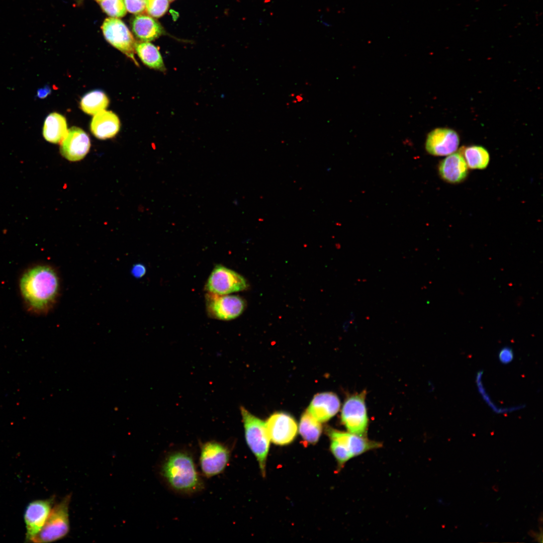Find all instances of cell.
I'll return each mask as SVG.
<instances>
[{"label": "cell", "mask_w": 543, "mask_h": 543, "mask_svg": "<svg viewBox=\"0 0 543 543\" xmlns=\"http://www.w3.org/2000/svg\"><path fill=\"white\" fill-rule=\"evenodd\" d=\"M20 288L29 309L37 313H47L53 308L59 298L60 279L53 267L47 264L37 265L22 275Z\"/></svg>", "instance_id": "obj_1"}, {"label": "cell", "mask_w": 543, "mask_h": 543, "mask_svg": "<svg viewBox=\"0 0 543 543\" xmlns=\"http://www.w3.org/2000/svg\"><path fill=\"white\" fill-rule=\"evenodd\" d=\"M159 474L169 489L178 494L193 495L204 488L192 455L183 449L168 453L162 460Z\"/></svg>", "instance_id": "obj_2"}, {"label": "cell", "mask_w": 543, "mask_h": 543, "mask_svg": "<svg viewBox=\"0 0 543 543\" xmlns=\"http://www.w3.org/2000/svg\"><path fill=\"white\" fill-rule=\"evenodd\" d=\"M240 412L246 443L256 458L262 475L264 477L270 442L265 422L252 415L243 406L240 407Z\"/></svg>", "instance_id": "obj_3"}, {"label": "cell", "mask_w": 543, "mask_h": 543, "mask_svg": "<svg viewBox=\"0 0 543 543\" xmlns=\"http://www.w3.org/2000/svg\"><path fill=\"white\" fill-rule=\"evenodd\" d=\"M71 494H68L52 507L40 531L32 539L33 542H50L65 537L69 531V506Z\"/></svg>", "instance_id": "obj_4"}, {"label": "cell", "mask_w": 543, "mask_h": 543, "mask_svg": "<svg viewBox=\"0 0 543 543\" xmlns=\"http://www.w3.org/2000/svg\"><path fill=\"white\" fill-rule=\"evenodd\" d=\"M231 450L225 443L210 440L200 446L199 464L201 472L207 478L222 473L229 464Z\"/></svg>", "instance_id": "obj_5"}, {"label": "cell", "mask_w": 543, "mask_h": 543, "mask_svg": "<svg viewBox=\"0 0 543 543\" xmlns=\"http://www.w3.org/2000/svg\"><path fill=\"white\" fill-rule=\"evenodd\" d=\"M366 391L349 396L341 410V419L347 431L366 436L368 427V417L366 405Z\"/></svg>", "instance_id": "obj_6"}, {"label": "cell", "mask_w": 543, "mask_h": 543, "mask_svg": "<svg viewBox=\"0 0 543 543\" xmlns=\"http://www.w3.org/2000/svg\"><path fill=\"white\" fill-rule=\"evenodd\" d=\"M246 280L240 274L222 265H217L212 271L205 285L208 293L227 295L245 290Z\"/></svg>", "instance_id": "obj_7"}, {"label": "cell", "mask_w": 543, "mask_h": 543, "mask_svg": "<svg viewBox=\"0 0 543 543\" xmlns=\"http://www.w3.org/2000/svg\"><path fill=\"white\" fill-rule=\"evenodd\" d=\"M208 315L221 320H230L239 316L244 311L245 303L238 296L218 295L208 293L206 295Z\"/></svg>", "instance_id": "obj_8"}, {"label": "cell", "mask_w": 543, "mask_h": 543, "mask_svg": "<svg viewBox=\"0 0 543 543\" xmlns=\"http://www.w3.org/2000/svg\"><path fill=\"white\" fill-rule=\"evenodd\" d=\"M102 29L106 40L114 47L131 58L139 66L134 57L136 42L126 25L116 18H107Z\"/></svg>", "instance_id": "obj_9"}, {"label": "cell", "mask_w": 543, "mask_h": 543, "mask_svg": "<svg viewBox=\"0 0 543 543\" xmlns=\"http://www.w3.org/2000/svg\"><path fill=\"white\" fill-rule=\"evenodd\" d=\"M265 425L270 440L277 445L290 443L297 434L298 425L296 420L284 412H276L270 415Z\"/></svg>", "instance_id": "obj_10"}, {"label": "cell", "mask_w": 543, "mask_h": 543, "mask_svg": "<svg viewBox=\"0 0 543 543\" xmlns=\"http://www.w3.org/2000/svg\"><path fill=\"white\" fill-rule=\"evenodd\" d=\"M328 434L330 439L335 440L341 446L349 460L382 446L381 443L370 440L366 436L359 435L348 431L344 432L334 429H329Z\"/></svg>", "instance_id": "obj_11"}, {"label": "cell", "mask_w": 543, "mask_h": 543, "mask_svg": "<svg viewBox=\"0 0 543 543\" xmlns=\"http://www.w3.org/2000/svg\"><path fill=\"white\" fill-rule=\"evenodd\" d=\"M460 137L455 130L439 128L431 131L427 135L425 148L434 156H447L455 152L458 148Z\"/></svg>", "instance_id": "obj_12"}, {"label": "cell", "mask_w": 543, "mask_h": 543, "mask_svg": "<svg viewBox=\"0 0 543 543\" xmlns=\"http://www.w3.org/2000/svg\"><path fill=\"white\" fill-rule=\"evenodd\" d=\"M54 503L53 497L45 500H38L27 506L24 520L26 528V540L31 541L44 525Z\"/></svg>", "instance_id": "obj_13"}, {"label": "cell", "mask_w": 543, "mask_h": 543, "mask_svg": "<svg viewBox=\"0 0 543 543\" xmlns=\"http://www.w3.org/2000/svg\"><path fill=\"white\" fill-rule=\"evenodd\" d=\"M90 146L88 135L81 128L72 127L61 142V155L69 161L82 159L89 151Z\"/></svg>", "instance_id": "obj_14"}, {"label": "cell", "mask_w": 543, "mask_h": 543, "mask_svg": "<svg viewBox=\"0 0 543 543\" xmlns=\"http://www.w3.org/2000/svg\"><path fill=\"white\" fill-rule=\"evenodd\" d=\"M340 406L338 396L332 392H323L315 395L307 410L320 422H324L333 417Z\"/></svg>", "instance_id": "obj_15"}, {"label": "cell", "mask_w": 543, "mask_h": 543, "mask_svg": "<svg viewBox=\"0 0 543 543\" xmlns=\"http://www.w3.org/2000/svg\"><path fill=\"white\" fill-rule=\"evenodd\" d=\"M468 167L460 152L452 153L439 163V174L444 181L458 184L464 181L468 174Z\"/></svg>", "instance_id": "obj_16"}, {"label": "cell", "mask_w": 543, "mask_h": 543, "mask_svg": "<svg viewBox=\"0 0 543 543\" xmlns=\"http://www.w3.org/2000/svg\"><path fill=\"white\" fill-rule=\"evenodd\" d=\"M90 127L95 137L106 139L117 134L120 128V122L115 113L104 110L94 115Z\"/></svg>", "instance_id": "obj_17"}, {"label": "cell", "mask_w": 543, "mask_h": 543, "mask_svg": "<svg viewBox=\"0 0 543 543\" xmlns=\"http://www.w3.org/2000/svg\"><path fill=\"white\" fill-rule=\"evenodd\" d=\"M132 28L135 36L145 42L154 40L163 33L162 26L157 21L145 15L136 16L133 19Z\"/></svg>", "instance_id": "obj_18"}, {"label": "cell", "mask_w": 543, "mask_h": 543, "mask_svg": "<svg viewBox=\"0 0 543 543\" xmlns=\"http://www.w3.org/2000/svg\"><path fill=\"white\" fill-rule=\"evenodd\" d=\"M68 129L65 118L57 113L50 114L45 119L43 135L47 141L61 143L66 136Z\"/></svg>", "instance_id": "obj_19"}, {"label": "cell", "mask_w": 543, "mask_h": 543, "mask_svg": "<svg viewBox=\"0 0 543 543\" xmlns=\"http://www.w3.org/2000/svg\"><path fill=\"white\" fill-rule=\"evenodd\" d=\"M135 50L142 62L150 68L165 72L166 69L158 49L149 42H136Z\"/></svg>", "instance_id": "obj_20"}, {"label": "cell", "mask_w": 543, "mask_h": 543, "mask_svg": "<svg viewBox=\"0 0 543 543\" xmlns=\"http://www.w3.org/2000/svg\"><path fill=\"white\" fill-rule=\"evenodd\" d=\"M299 432L306 444H315L319 440L322 432L321 422L306 411L302 415L299 424Z\"/></svg>", "instance_id": "obj_21"}, {"label": "cell", "mask_w": 543, "mask_h": 543, "mask_svg": "<svg viewBox=\"0 0 543 543\" xmlns=\"http://www.w3.org/2000/svg\"><path fill=\"white\" fill-rule=\"evenodd\" d=\"M109 100L106 94L100 89L90 91L84 95L80 101V108L85 113L95 115L105 110Z\"/></svg>", "instance_id": "obj_22"}, {"label": "cell", "mask_w": 543, "mask_h": 543, "mask_svg": "<svg viewBox=\"0 0 543 543\" xmlns=\"http://www.w3.org/2000/svg\"><path fill=\"white\" fill-rule=\"evenodd\" d=\"M463 155L468 168L472 169L486 168L490 161L488 151L481 146L473 145L462 149Z\"/></svg>", "instance_id": "obj_23"}, {"label": "cell", "mask_w": 543, "mask_h": 543, "mask_svg": "<svg viewBox=\"0 0 543 543\" xmlns=\"http://www.w3.org/2000/svg\"><path fill=\"white\" fill-rule=\"evenodd\" d=\"M100 4L103 10L112 18H120L126 14L123 0H102Z\"/></svg>", "instance_id": "obj_24"}, {"label": "cell", "mask_w": 543, "mask_h": 543, "mask_svg": "<svg viewBox=\"0 0 543 543\" xmlns=\"http://www.w3.org/2000/svg\"><path fill=\"white\" fill-rule=\"evenodd\" d=\"M168 6V0H147L146 10L150 16L159 18L166 12Z\"/></svg>", "instance_id": "obj_25"}, {"label": "cell", "mask_w": 543, "mask_h": 543, "mask_svg": "<svg viewBox=\"0 0 543 543\" xmlns=\"http://www.w3.org/2000/svg\"><path fill=\"white\" fill-rule=\"evenodd\" d=\"M126 10L133 14H140L146 10L147 0H123Z\"/></svg>", "instance_id": "obj_26"}, {"label": "cell", "mask_w": 543, "mask_h": 543, "mask_svg": "<svg viewBox=\"0 0 543 543\" xmlns=\"http://www.w3.org/2000/svg\"><path fill=\"white\" fill-rule=\"evenodd\" d=\"M498 357L500 361L503 364H506L511 362L513 358L512 350L508 347L502 348L499 352Z\"/></svg>", "instance_id": "obj_27"}, {"label": "cell", "mask_w": 543, "mask_h": 543, "mask_svg": "<svg viewBox=\"0 0 543 543\" xmlns=\"http://www.w3.org/2000/svg\"><path fill=\"white\" fill-rule=\"evenodd\" d=\"M146 269L145 266L141 263H137L134 265L131 269V274L136 278H140L144 276Z\"/></svg>", "instance_id": "obj_28"}, {"label": "cell", "mask_w": 543, "mask_h": 543, "mask_svg": "<svg viewBox=\"0 0 543 543\" xmlns=\"http://www.w3.org/2000/svg\"><path fill=\"white\" fill-rule=\"evenodd\" d=\"M51 93V89L50 87L48 85H46L37 90L36 97L39 99H43L49 95Z\"/></svg>", "instance_id": "obj_29"}, {"label": "cell", "mask_w": 543, "mask_h": 543, "mask_svg": "<svg viewBox=\"0 0 543 543\" xmlns=\"http://www.w3.org/2000/svg\"><path fill=\"white\" fill-rule=\"evenodd\" d=\"M528 534L532 537H537L539 535L537 532H535L533 530H530L528 532Z\"/></svg>", "instance_id": "obj_30"}, {"label": "cell", "mask_w": 543, "mask_h": 543, "mask_svg": "<svg viewBox=\"0 0 543 543\" xmlns=\"http://www.w3.org/2000/svg\"><path fill=\"white\" fill-rule=\"evenodd\" d=\"M492 489L496 492H498L499 490L498 486L497 485H494L492 487Z\"/></svg>", "instance_id": "obj_31"}, {"label": "cell", "mask_w": 543, "mask_h": 543, "mask_svg": "<svg viewBox=\"0 0 543 543\" xmlns=\"http://www.w3.org/2000/svg\"><path fill=\"white\" fill-rule=\"evenodd\" d=\"M96 1H97L98 2L100 3V2L101 1H102V0H96Z\"/></svg>", "instance_id": "obj_32"}, {"label": "cell", "mask_w": 543, "mask_h": 543, "mask_svg": "<svg viewBox=\"0 0 543 543\" xmlns=\"http://www.w3.org/2000/svg\"><path fill=\"white\" fill-rule=\"evenodd\" d=\"M168 1H174V0H168Z\"/></svg>", "instance_id": "obj_33"}]
</instances>
